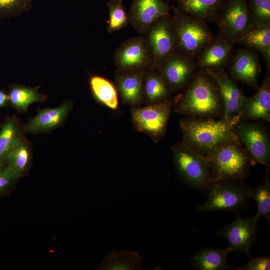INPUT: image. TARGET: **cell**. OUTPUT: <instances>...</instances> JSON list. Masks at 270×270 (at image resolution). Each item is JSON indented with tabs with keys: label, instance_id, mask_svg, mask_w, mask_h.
<instances>
[{
	"label": "cell",
	"instance_id": "ac0fdd59",
	"mask_svg": "<svg viewBox=\"0 0 270 270\" xmlns=\"http://www.w3.org/2000/svg\"><path fill=\"white\" fill-rule=\"evenodd\" d=\"M240 120L270 122V76L265 74L258 92L251 97L246 96L240 112Z\"/></svg>",
	"mask_w": 270,
	"mask_h": 270
},
{
	"label": "cell",
	"instance_id": "5bb4252c",
	"mask_svg": "<svg viewBox=\"0 0 270 270\" xmlns=\"http://www.w3.org/2000/svg\"><path fill=\"white\" fill-rule=\"evenodd\" d=\"M258 54L244 48L238 49L234 54L228 66L230 78L258 90V78L262 68Z\"/></svg>",
	"mask_w": 270,
	"mask_h": 270
},
{
	"label": "cell",
	"instance_id": "e575fe53",
	"mask_svg": "<svg viewBox=\"0 0 270 270\" xmlns=\"http://www.w3.org/2000/svg\"><path fill=\"white\" fill-rule=\"evenodd\" d=\"M9 106L8 94L0 89V108Z\"/></svg>",
	"mask_w": 270,
	"mask_h": 270
},
{
	"label": "cell",
	"instance_id": "4fadbf2b",
	"mask_svg": "<svg viewBox=\"0 0 270 270\" xmlns=\"http://www.w3.org/2000/svg\"><path fill=\"white\" fill-rule=\"evenodd\" d=\"M259 218L256 214L246 218H240L238 214L234 222L218 231L216 234L227 240L228 246L226 248L230 252L240 251L251 258L250 250L256 240Z\"/></svg>",
	"mask_w": 270,
	"mask_h": 270
},
{
	"label": "cell",
	"instance_id": "2e32d148",
	"mask_svg": "<svg viewBox=\"0 0 270 270\" xmlns=\"http://www.w3.org/2000/svg\"><path fill=\"white\" fill-rule=\"evenodd\" d=\"M234 54V44L218 34L195 58L198 69L215 72L225 70Z\"/></svg>",
	"mask_w": 270,
	"mask_h": 270
},
{
	"label": "cell",
	"instance_id": "7a4b0ae2",
	"mask_svg": "<svg viewBox=\"0 0 270 270\" xmlns=\"http://www.w3.org/2000/svg\"><path fill=\"white\" fill-rule=\"evenodd\" d=\"M240 115L218 120L186 116L180 120L182 142L204 157L223 144L237 139L235 128Z\"/></svg>",
	"mask_w": 270,
	"mask_h": 270
},
{
	"label": "cell",
	"instance_id": "ba28073f",
	"mask_svg": "<svg viewBox=\"0 0 270 270\" xmlns=\"http://www.w3.org/2000/svg\"><path fill=\"white\" fill-rule=\"evenodd\" d=\"M219 34L230 43H236L253 23L248 0H226L215 22Z\"/></svg>",
	"mask_w": 270,
	"mask_h": 270
},
{
	"label": "cell",
	"instance_id": "7c38bea8",
	"mask_svg": "<svg viewBox=\"0 0 270 270\" xmlns=\"http://www.w3.org/2000/svg\"><path fill=\"white\" fill-rule=\"evenodd\" d=\"M172 92L184 90L198 70L194 58L175 52L156 69Z\"/></svg>",
	"mask_w": 270,
	"mask_h": 270
},
{
	"label": "cell",
	"instance_id": "8fae6325",
	"mask_svg": "<svg viewBox=\"0 0 270 270\" xmlns=\"http://www.w3.org/2000/svg\"><path fill=\"white\" fill-rule=\"evenodd\" d=\"M152 52V68L157 69L160 64L176 52L172 18L170 14L156 19L144 35Z\"/></svg>",
	"mask_w": 270,
	"mask_h": 270
},
{
	"label": "cell",
	"instance_id": "7402d4cb",
	"mask_svg": "<svg viewBox=\"0 0 270 270\" xmlns=\"http://www.w3.org/2000/svg\"><path fill=\"white\" fill-rule=\"evenodd\" d=\"M226 0H176L178 10L205 22L215 23Z\"/></svg>",
	"mask_w": 270,
	"mask_h": 270
},
{
	"label": "cell",
	"instance_id": "9a60e30c",
	"mask_svg": "<svg viewBox=\"0 0 270 270\" xmlns=\"http://www.w3.org/2000/svg\"><path fill=\"white\" fill-rule=\"evenodd\" d=\"M171 9L164 0H132L128 12L129 24L140 35L144 36L156 19L170 14Z\"/></svg>",
	"mask_w": 270,
	"mask_h": 270
},
{
	"label": "cell",
	"instance_id": "1f68e13d",
	"mask_svg": "<svg viewBox=\"0 0 270 270\" xmlns=\"http://www.w3.org/2000/svg\"><path fill=\"white\" fill-rule=\"evenodd\" d=\"M248 7L254 24H270V0H248Z\"/></svg>",
	"mask_w": 270,
	"mask_h": 270
},
{
	"label": "cell",
	"instance_id": "44dd1931",
	"mask_svg": "<svg viewBox=\"0 0 270 270\" xmlns=\"http://www.w3.org/2000/svg\"><path fill=\"white\" fill-rule=\"evenodd\" d=\"M236 44L262 54L268 71L270 72V24H252L242 35Z\"/></svg>",
	"mask_w": 270,
	"mask_h": 270
},
{
	"label": "cell",
	"instance_id": "5b68a950",
	"mask_svg": "<svg viewBox=\"0 0 270 270\" xmlns=\"http://www.w3.org/2000/svg\"><path fill=\"white\" fill-rule=\"evenodd\" d=\"M172 152L179 175L188 184L200 190L209 188L210 174L204 157L182 142L174 144Z\"/></svg>",
	"mask_w": 270,
	"mask_h": 270
},
{
	"label": "cell",
	"instance_id": "4316f807",
	"mask_svg": "<svg viewBox=\"0 0 270 270\" xmlns=\"http://www.w3.org/2000/svg\"><path fill=\"white\" fill-rule=\"evenodd\" d=\"M32 158L31 144L24 136L9 154L6 165L12 170L18 178H20L28 173Z\"/></svg>",
	"mask_w": 270,
	"mask_h": 270
},
{
	"label": "cell",
	"instance_id": "d4e9b609",
	"mask_svg": "<svg viewBox=\"0 0 270 270\" xmlns=\"http://www.w3.org/2000/svg\"><path fill=\"white\" fill-rule=\"evenodd\" d=\"M230 252L227 248L222 250L206 247L200 249L191 258L192 266L198 270H225L232 266L228 261Z\"/></svg>",
	"mask_w": 270,
	"mask_h": 270
},
{
	"label": "cell",
	"instance_id": "83f0119b",
	"mask_svg": "<svg viewBox=\"0 0 270 270\" xmlns=\"http://www.w3.org/2000/svg\"><path fill=\"white\" fill-rule=\"evenodd\" d=\"M89 84L94 98L106 106L116 110L118 108V92L115 84L100 76H92Z\"/></svg>",
	"mask_w": 270,
	"mask_h": 270
},
{
	"label": "cell",
	"instance_id": "d6a6232c",
	"mask_svg": "<svg viewBox=\"0 0 270 270\" xmlns=\"http://www.w3.org/2000/svg\"><path fill=\"white\" fill-rule=\"evenodd\" d=\"M19 179L8 166L0 164V198L10 196Z\"/></svg>",
	"mask_w": 270,
	"mask_h": 270
},
{
	"label": "cell",
	"instance_id": "277c9868",
	"mask_svg": "<svg viewBox=\"0 0 270 270\" xmlns=\"http://www.w3.org/2000/svg\"><path fill=\"white\" fill-rule=\"evenodd\" d=\"M176 52L196 58L215 38L207 23L172 6Z\"/></svg>",
	"mask_w": 270,
	"mask_h": 270
},
{
	"label": "cell",
	"instance_id": "484cf974",
	"mask_svg": "<svg viewBox=\"0 0 270 270\" xmlns=\"http://www.w3.org/2000/svg\"><path fill=\"white\" fill-rule=\"evenodd\" d=\"M40 86L32 88L17 84L10 85L8 93L9 106L19 112H26L32 104L45 102L47 96L38 92Z\"/></svg>",
	"mask_w": 270,
	"mask_h": 270
},
{
	"label": "cell",
	"instance_id": "52a82bcc",
	"mask_svg": "<svg viewBox=\"0 0 270 270\" xmlns=\"http://www.w3.org/2000/svg\"><path fill=\"white\" fill-rule=\"evenodd\" d=\"M210 192L207 200L198 206V212L217 210L236 212L242 207L249 199L248 188L236 182H212L208 188Z\"/></svg>",
	"mask_w": 270,
	"mask_h": 270
},
{
	"label": "cell",
	"instance_id": "9c48e42d",
	"mask_svg": "<svg viewBox=\"0 0 270 270\" xmlns=\"http://www.w3.org/2000/svg\"><path fill=\"white\" fill-rule=\"evenodd\" d=\"M260 121L240 120L235 133L238 140L248 150L255 163L262 164L270 170V138L269 132Z\"/></svg>",
	"mask_w": 270,
	"mask_h": 270
},
{
	"label": "cell",
	"instance_id": "603a6c76",
	"mask_svg": "<svg viewBox=\"0 0 270 270\" xmlns=\"http://www.w3.org/2000/svg\"><path fill=\"white\" fill-rule=\"evenodd\" d=\"M172 92L159 72L150 68L144 72L142 104L148 105L172 99Z\"/></svg>",
	"mask_w": 270,
	"mask_h": 270
},
{
	"label": "cell",
	"instance_id": "ffe728a7",
	"mask_svg": "<svg viewBox=\"0 0 270 270\" xmlns=\"http://www.w3.org/2000/svg\"><path fill=\"white\" fill-rule=\"evenodd\" d=\"M144 72H128L118 70L115 72L114 79L118 94L122 104L131 108L143 104Z\"/></svg>",
	"mask_w": 270,
	"mask_h": 270
},
{
	"label": "cell",
	"instance_id": "e0dca14e",
	"mask_svg": "<svg viewBox=\"0 0 270 270\" xmlns=\"http://www.w3.org/2000/svg\"><path fill=\"white\" fill-rule=\"evenodd\" d=\"M73 107V102L66 100L57 107L40 110L24 125V132L38 134L54 130L65 123Z\"/></svg>",
	"mask_w": 270,
	"mask_h": 270
},
{
	"label": "cell",
	"instance_id": "8992f818",
	"mask_svg": "<svg viewBox=\"0 0 270 270\" xmlns=\"http://www.w3.org/2000/svg\"><path fill=\"white\" fill-rule=\"evenodd\" d=\"M173 108V99L131 108V121L138 132L147 134L155 143L164 136Z\"/></svg>",
	"mask_w": 270,
	"mask_h": 270
},
{
	"label": "cell",
	"instance_id": "cb8c5ba5",
	"mask_svg": "<svg viewBox=\"0 0 270 270\" xmlns=\"http://www.w3.org/2000/svg\"><path fill=\"white\" fill-rule=\"evenodd\" d=\"M24 125L16 116H8L0 130V164L5 165L9 154L25 136Z\"/></svg>",
	"mask_w": 270,
	"mask_h": 270
},
{
	"label": "cell",
	"instance_id": "3957f363",
	"mask_svg": "<svg viewBox=\"0 0 270 270\" xmlns=\"http://www.w3.org/2000/svg\"><path fill=\"white\" fill-rule=\"evenodd\" d=\"M204 158L210 172L211 183H243L248 176L250 166L256 164L238 140L223 144Z\"/></svg>",
	"mask_w": 270,
	"mask_h": 270
},
{
	"label": "cell",
	"instance_id": "d6986e66",
	"mask_svg": "<svg viewBox=\"0 0 270 270\" xmlns=\"http://www.w3.org/2000/svg\"><path fill=\"white\" fill-rule=\"evenodd\" d=\"M216 80L222 99L224 112L222 118H232L240 115L242 106L246 96L225 70L206 71Z\"/></svg>",
	"mask_w": 270,
	"mask_h": 270
},
{
	"label": "cell",
	"instance_id": "30bf717a",
	"mask_svg": "<svg viewBox=\"0 0 270 270\" xmlns=\"http://www.w3.org/2000/svg\"><path fill=\"white\" fill-rule=\"evenodd\" d=\"M114 62L116 70L123 72H144L152 68V54L144 36H135L122 42L114 53Z\"/></svg>",
	"mask_w": 270,
	"mask_h": 270
},
{
	"label": "cell",
	"instance_id": "6da1fadb",
	"mask_svg": "<svg viewBox=\"0 0 270 270\" xmlns=\"http://www.w3.org/2000/svg\"><path fill=\"white\" fill-rule=\"evenodd\" d=\"M174 112L186 116L218 119L224 107L218 85L204 70L198 69L187 87L173 99Z\"/></svg>",
	"mask_w": 270,
	"mask_h": 270
},
{
	"label": "cell",
	"instance_id": "f546056e",
	"mask_svg": "<svg viewBox=\"0 0 270 270\" xmlns=\"http://www.w3.org/2000/svg\"><path fill=\"white\" fill-rule=\"evenodd\" d=\"M106 4L108 10L107 32L111 34L126 27L129 20L122 0H110Z\"/></svg>",
	"mask_w": 270,
	"mask_h": 270
},
{
	"label": "cell",
	"instance_id": "836d02e7",
	"mask_svg": "<svg viewBox=\"0 0 270 270\" xmlns=\"http://www.w3.org/2000/svg\"><path fill=\"white\" fill-rule=\"evenodd\" d=\"M238 270H269L270 269V257L262 256L251 259L245 265L234 267Z\"/></svg>",
	"mask_w": 270,
	"mask_h": 270
},
{
	"label": "cell",
	"instance_id": "4dcf8cb0",
	"mask_svg": "<svg viewBox=\"0 0 270 270\" xmlns=\"http://www.w3.org/2000/svg\"><path fill=\"white\" fill-rule=\"evenodd\" d=\"M32 6V0H0V20L18 16Z\"/></svg>",
	"mask_w": 270,
	"mask_h": 270
},
{
	"label": "cell",
	"instance_id": "f1b7e54d",
	"mask_svg": "<svg viewBox=\"0 0 270 270\" xmlns=\"http://www.w3.org/2000/svg\"><path fill=\"white\" fill-rule=\"evenodd\" d=\"M270 170H266V177L264 182L254 188H248L249 198H252L257 205L256 215L259 218H264L270 224Z\"/></svg>",
	"mask_w": 270,
	"mask_h": 270
},
{
	"label": "cell",
	"instance_id": "d590c367",
	"mask_svg": "<svg viewBox=\"0 0 270 270\" xmlns=\"http://www.w3.org/2000/svg\"><path fill=\"white\" fill-rule=\"evenodd\" d=\"M170 0H166V2L168 4Z\"/></svg>",
	"mask_w": 270,
	"mask_h": 270
}]
</instances>
